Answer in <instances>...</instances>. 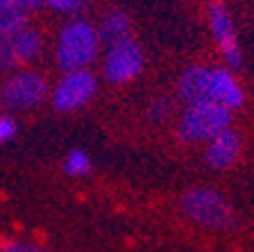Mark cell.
Wrapping results in <instances>:
<instances>
[{
  "mask_svg": "<svg viewBox=\"0 0 254 252\" xmlns=\"http://www.w3.org/2000/svg\"><path fill=\"white\" fill-rule=\"evenodd\" d=\"M100 55L102 41L98 27L86 18H70L59 30L57 43H55V62L64 73L91 69V64L98 62Z\"/></svg>",
  "mask_w": 254,
  "mask_h": 252,
  "instance_id": "obj_1",
  "label": "cell"
},
{
  "mask_svg": "<svg viewBox=\"0 0 254 252\" xmlns=\"http://www.w3.org/2000/svg\"><path fill=\"white\" fill-rule=\"evenodd\" d=\"M232 116L234 111L218 102L186 105L177 121V137L184 143H206L227 127H232Z\"/></svg>",
  "mask_w": 254,
  "mask_h": 252,
  "instance_id": "obj_2",
  "label": "cell"
},
{
  "mask_svg": "<svg viewBox=\"0 0 254 252\" xmlns=\"http://www.w3.org/2000/svg\"><path fill=\"white\" fill-rule=\"evenodd\" d=\"M180 205L182 211L189 216L190 221L195 225L206 227V230H229L236 223L227 200L213 189H204V186L189 189L182 195Z\"/></svg>",
  "mask_w": 254,
  "mask_h": 252,
  "instance_id": "obj_3",
  "label": "cell"
},
{
  "mask_svg": "<svg viewBox=\"0 0 254 252\" xmlns=\"http://www.w3.org/2000/svg\"><path fill=\"white\" fill-rule=\"evenodd\" d=\"M145 55L134 39L102 48V78L111 84H129L143 73Z\"/></svg>",
  "mask_w": 254,
  "mask_h": 252,
  "instance_id": "obj_4",
  "label": "cell"
},
{
  "mask_svg": "<svg viewBox=\"0 0 254 252\" xmlns=\"http://www.w3.org/2000/svg\"><path fill=\"white\" fill-rule=\"evenodd\" d=\"M98 93V75L91 69H79L64 73V78L50 91V102L57 111L70 114L86 107Z\"/></svg>",
  "mask_w": 254,
  "mask_h": 252,
  "instance_id": "obj_5",
  "label": "cell"
},
{
  "mask_svg": "<svg viewBox=\"0 0 254 252\" xmlns=\"http://www.w3.org/2000/svg\"><path fill=\"white\" fill-rule=\"evenodd\" d=\"M50 93L48 80L39 71H18L0 86V102L7 109H32Z\"/></svg>",
  "mask_w": 254,
  "mask_h": 252,
  "instance_id": "obj_6",
  "label": "cell"
},
{
  "mask_svg": "<svg viewBox=\"0 0 254 252\" xmlns=\"http://www.w3.org/2000/svg\"><path fill=\"white\" fill-rule=\"evenodd\" d=\"M206 18H209V30H211V37L222 55L225 66L229 71H238L243 66V55H241L236 25H234L227 5L222 0H211L206 7Z\"/></svg>",
  "mask_w": 254,
  "mask_h": 252,
  "instance_id": "obj_7",
  "label": "cell"
},
{
  "mask_svg": "<svg viewBox=\"0 0 254 252\" xmlns=\"http://www.w3.org/2000/svg\"><path fill=\"white\" fill-rule=\"evenodd\" d=\"M43 50L41 32L32 25H23L18 30L0 37V71H21L32 64Z\"/></svg>",
  "mask_w": 254,
  "mask_h": 252,
  "instance_id": "obj_8",
  "label": "cell"
},
{
  "mask_svg": "<svg viewBox=\"0 0 254 252\" xmlns=\"http://www.w3.org/2000/svg\"><path fill=\"white\" fill-rule=\"evenodd\" d=\"M177 95L186 105L195 102H213V66L195 64L189 66L177 78Z\"/></svg>",
  "mask_w": 254,
  "mask_h": 252,
  "instance_id": "obj_9",
  "label": "cell"
},
{
  "mask_svg": "<svg viewBox=\"0 0 254 252\" xmlns=\"http://www.w3.org/2000/svg\"><path fill=\"white\" fill-rule=\"evenodd\" d=\"M243 150V139L234 127H227L225 132H220L218 137H213L211 141H206L204 148V162L213 170H225L232 168L241 157Z\"/></svg>",
  "mask_w": 254,
  "mask_h": 252,
  "instance_id": "obj_10",
  "label": "cell"
},
{
  "mask_svg": "<svg viewBox=\"0 0 254 252\" xmlns=\"http://www.w3.org/2000/svg\"><path fill=\"white\" fill-rule=\"evenodd\" d=\"M213 102L227 107L229 111H236L245 105V89L238 82L234 71L227 66H213Z\"/></svg>",
  "mask_w": 254,
  "mask_h": 252,
  "instance_id": "obj_11",
  "label": "cell"
},
{
  "mask_svg": "<svg viewBox=\"0 0 254 252\" xmlns=\"http://www.w3.org/2000/svg\"><path fill=\"white\" fill-rule=\"evenodd\" d=\"M95 27H98V34H100L102 48L111 46V43H118V41H125V39H132V21L121 9L109 11L100 21V25H95Z\"/></svg>",
  "mask_w": 254,
  "mask_h": 252,
  "instance_id": "obj_12",
  "label": "cell"
},
{
  "mask_svg": "<svg viewBox=\"0 0 254 252\" xmlns=\"http://www.w3.org/2000/svg\"><path fill=\"white\" fill-rule=\"evenodd\" d=\"M27 25V11L9 0H0V37Z\"/></svg>",
  "mask_w": 254,
  "mask_h": 252,
  "instance_id": "obj_13",
  "label": "cell"
},
{
  "mask_svg": "<svg viewBox=\"0 0 254 252\" xmlns=\"http://www.w3.org/2000/svg\"><path fill=\"white\" fill-rule=\"evenodd\" d=\"M64 170L70 177H84L91 173V157L84 150H70L64 159Z\"/></svg>",
  "mask_w": 254,
  "mask_h": 252,
  "instance_id": "obj_14",
  "label": "cell"
},
{
  "mask_svg": "<svg viewBox=\"0 0 254 252\" xmlns=\"http://www.w3.org/2000/svg\"><path fill=\"white\" fill-rule=\"evenodd\" d=\"M173 107L175 105L170 98H157L152 105L148 107V116L152 121H164V118H168V116L173 114Z\"/></svg>",
  "mask_w": 254,
  "mask_h": 252,
  "instance_id": "obj_15",
  "label": "cell"
},
{
  "mask_svg": "<svg viewBox=\"0 0 254 252\" xmlns=\"http://www.w3.org/2000/svg\"><path fill=\"white\" fill-rule=\"evenodd\" d=\"M43 5L59 14H75L86 5V0H43Z\"/></svg>",
  "mask_w": 254,
  "mask_h": 252,
  "instance_id": "obj_16",
  "label": "cell"
},
{
  "mask_svg": "<svg viewBox=\"0 0 254 252\" xmlns=\"http://www.w3.org/2000/svg\"><path fill=\"white\" fill-rule=\"evenodd\" d=\"M0 252H50V250L25 241H2L0 243Z\"/></svg>",
  "mask_w": 254,
  "mask_h": 252,
  "instance_id": "obj_17",
  "label": "cell"
},
{
  "mask_svg": "<svg viewBox=\"0 0 254 252\" xmlns=\"http://www.w3.org/2000/svg\"><path fill=\"white\" fill-rule=\"evenodd\" d=\"M16 121L11 118V116H0V146L2 143H7V141H11V139L16 137Z\"/></svg>",
  "mask_w": 254,
  "mask_h": 252,
  "instance_id": "obj_18",
  "label": "cell"
},
{
  "mask_svg": "<svg viewBox=\"0 0 254 252\" xmlns=\"http://www.w3.org/2000/svg\"><path fill=\"white\" fill-rule=\"evenodd\" d=\"M9 2H14V5H18L21 9H25L27 14L34 9H39V7H43V0H9Z\"/></svg>",
  "mask_w": 254,
  "mask_h": 252,
  "instance_id": "obj_19",
  "label": "cell"
}]
</instances>
